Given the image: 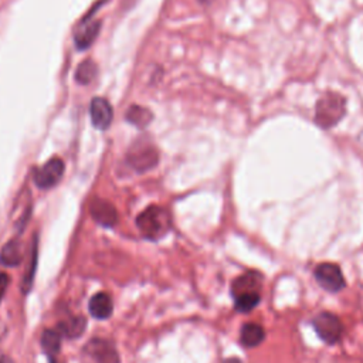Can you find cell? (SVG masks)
Returning a JSON list of instances; mask_svg holds the SVG:
<instances>
[{
    "mask_svg": "<svg viewBox=\"0 0 363 363\" xmlns=\"http://www.w3.org/2000/svg\"><path fill=\"white\" fill-rule=\"evenodd\" d=\"M264 275L257 269L247 271L233 279L230 294L234 301V309L240 313H250L261 302Z\"/></svg>",
    "mask_w": 363,
    "mask_h": 363,
    "instance_id": "6da1fadb",
    "label": "cell"
},
{
    "mask_svg": "<svg viewBox=\"0 0 363 363\" xmlns=\"http://www.w3.org/2000/svg\"><path fill=\"white\" fill-rule=\"evenodd\" d=\"M346 115V98L335 91L325 92L315 104V123L322 129H330Z\"/></svg>",
    "mask_w": 363,
    "mask_h": 363,
    "instance_id": "7a4b0ae2",
    "label": "cell"
},
{
    "mask_svg": "<svg viewBox=\"0 0 363 363\" xmlns=\"http://www.w3.org/2000/svg\"><path fill=\"white\" fill-rule=\"evenodd\" d=\"M139 231L149 240L162 238L172 227V218L166 208L160 206H149L136 218Z\"/></svg>",
    "mask_w": 363,
    "mask_h": 363,
    "instance_id": "3957f363",
    "label": "cell"
},
{
    "mask_svg": "<svg viewBox=\"0 0 363 363\" xmlns=\"http://www.w3.org/2000/svg\"><path fill=\"white\" fill-rule=\"evenodd\" d=\"M311 326L313 328L319 339L328 346H335L340 343L345 335L343 322L336 313L330 311H322L315 315L311 319Z\"/></svg>",
    "mask_w": 363,
    "mask_h": 363,
    "instance_id": "277c9868",
    "label": "cell"
},
{
    "mask_svg": "<svg viewBox=\"0 0 363 363\" xmlns=\"http://www.w3.org/2000/svg\"><path fill=\"white\" fill-rule=\"evenodd\" d=\"M312 274L316 284L329 294H339L346 288V278L342 268L335 262H319L315 265Z\"/></svg>",
    "mask_w": 363,
    "mask_h": 363,
    "instance_id": "5b68a950",
    "label": "cell"
},
{
    "mask_svg": "<svg viewBox=\"0 0 363 363\" xmlns=\"http://www.w3.org/2000/svg\"><path fill=\"white\" fill-rule=\"evenodd\" d=\"M126 160L132 169L139 173L147 172L159 162V152L150 142L138 140L128 152Z\"/></svg>",
    "mask_w": 363,
    "mask_h": 363,
    "instance_id": "8992f818",
    "label": "cell"
},
{
    "mask_svg": "<svg viewBox=\"0 0 363 363\" xmlns=\"http://www.w3.org/2000/svg\"><path fill=\"white\" fill-rule=\"evenodd\" d=\"M64 169V162L58 157H52L37 169L34 173V183L40 189H51L62 179Z\"/></svg>",
    "mask_w": 363,
    "mask_h": 363,
    "instance_id": "52a82bcc",
    "label": "cell"
},
{
    "mask_svg": "<svg viewBox=\"0 0 363 363\" xmlns=\"http://www.w3.org/2000/svg\"><path fill=\"white\" fill-rule=\"evenodd\" d=\"M84 350L96 362V363H119V354L115 349V346L105 339L94 337L91 339Z\"/></svg>",
    "mask_w": 363,
    "mask_h": 363,
    "instance_id": "ba28073f",
    "label": "cell"
},
{
    "mask_svg": "<svg viewBox=\"0 0 363 363\" xmlns=\"http://www.w3.org/2000/svg\"><path fill=\"white\" fill-rule=\"evenodd\" d=\"M89 213L91 217L104 227H112L118 221V213L115 206L105 199H92V201L89 203Z\"/></svg>",
    "mask_w": 363,
    "mask_h": 363,
    "instance_id": "9c48e42d",
    "label": "cell"
},
{
    "mask_svg": "<svg viewBox=\"0 0 363 363\" xmlns=\"http://www.w3.org/2000/svg\"><path fill=\"white\" fill-rule=\"evenodd\" d=\"M89 113H91L92 125L96 129L105 130L111 126L113 119V109L105 98H101V96L94 98L89 105Z\"/></svg>",
    "mask_w": 363,
    "mask_h": 363,
    "instance_id": "30bf717a",
    "label": "cell"
},
{
    "mask_svg": "<svg viewBox=\"0 0 363 363\" xmlns=\"http://www.w3.org/2000/svg\"><path fill=\"white\" fill-rule=\"evenodd\" d=\"M267 337V330L257 322H245L240 329V343L247 349L258 347Z\"/></svg>",
    "mask_w": 363,
    "mask_h": 363,
    "instance_id": "8fae6325",
    "label": "cell"
},
{
    "mask_svg": "<svg viewBox=\"0 0 363 363\" xmlns=\"http://www.w3.org/2000/svg\"><path fill=\"white\" fill-rule=\"evenodd\" d=\"M89 313L96 319H108L112 315V298L106 292H98L89 299Z\"/></svg>",
    "mask_w": 363,
    "mask_h": 363,
    "instance_id": "7c38bea8",
    "label": "cell"
},
{
    "mask_svg": "<svg viewBox=\"0 0 363 363\" xmlns=\"http://www.w3.org/2000/svg\"><path fill=\"white\" fill-rule=\"evenodd\" d=\"M99 27H101L99 21H89V23H85L84 26H81L75 31V35H74L75 45L79 50L88 48L94 43V40L96 38V35L99 33Z\"/></svg>",
    "mask_w": 363,
    "mask_h": 363,
    "instance_id": "4fadbf2b",
    "label": "cell"
},
{
    "mask_svg": "<svg viewBox=\"0 0 363 363\" xmlns=\"http://www.w3.org/2000/svg\"><path fill=\"white\" fill-rule=\"evenodd\" d=\"M23 258V251H21V244L17 238L10 240L6 242L0 251V264L6 267H16L21 262Z\"/></svg>",
    "mask_w": 363,
    "mask_h": 363,
    "instance_id": "5bb4252c",
    "label": "cell"
},
{
    "mask_svg": "<svg viewBox=\"0 0 363 363\" xmlns=\"http://www.w3.org/2000/svg\"><path fill=\"white\" fill-rule=\"evenodd\" d=\"M41 347L48 356L51 363H55V357L61 349V333L54 329H47L41 335Z\"/></svg>",
    "mask_w": 363,
    "mask_h": 363,
    "instance_id": "9a60e30c",
    "label": "cell"
},
{
    "mask_svg": "<svg viewBox=\"0 0 363 363\" xmlns=\"http://www.w3.org/2000/svg\"><path fill=\"white\" fill-rule=\"evenodd\" d=\"M126 121L130 122L132 125H135L136 128H146L152 119H153V113L145 108V106H140V105H132L129 106V109L126 111V115H125Z\"/></svg>",
    "mask_w": 363,
    "mask_h": 363,
    "instance_id": "2e32d148",
    "label": "cell"
},
{
    "mask_svg": "<svg viewBox=\"0 0 363 363\" xmlns=\"http://www.w3.org/2000/svg\"><path fill=\"white\" fill-rule=\"evenodd\" d=\"M86 320L82 316H75L58 323V332L67 337H78L84 333Z\"/></svg>",
    "mask_w": 363,
    "mask_h": 363,
    "instance_id": "e0dca14e",
    "label": "cell"
},
{
    "mask_svg": "<svg viewBox=\"0 0 363 363\" xmlns=\"http://www.w3.org/2000/svg\"><path fill=\"white\" fill-rule=\"evenodd\" d=\"M96 71H98V67L91 58L84 60L82 62L78 64L75 69V81L81 85H88L91 81H94Z\"/></svg>",
    "mask_w": 363,
    "mask_h": 363,
    "instance_id": "ac0fdd59",
    "label": "cell"
},
{
    "mask_svg": "<svg viewBox=\"0 0 363 363\" xmlns=\"http://www.w3.org/2000/svg\"><path fill=\"white\" fill-rule=\"evenodd\" d=\"M37 257H38V251H37V238L34 237L33 240V244H31V251H30V261H28V265L26 268V272H24V278H23V292H28L31 289V285H33V279H34V275H35V269H37Z\"/></svg>",
    "mask_w": 363,
    "mask_h": 363,
    "instance_id": "d6986e66",
    "label": "cell"
},
{
    "mask_svg": "<svg viewBox=\"0 0 363 363\" xmlns=\"http://www.w3.org/2000/svg\"><path fill=\"white\" fill-rule=\"evenodd\" d=\"M9 281H10L9 275L4 274V272H0V301H1L4 292H6L7 286H9Z\"/></svg>",
    "mask_w": 363,
    "mask_h": 363,
    "instance_id": "ffe728a7",
    "label": "cell"
},
{
    "mask_svg": "<svg viewBox=\"0 0 363 363\" xmlns=\"http://www.w3.org/2000/svg\"><path fill=\"white\" fill-rule=\"evenodd\" d=\"M221 363H242V360L238 357H228V359L221 360Z\"/></svg>",
    "mask_w": 363,
    "mask_h": 363,
    "instance_id": "44dd1931",
    "label": "cell"
},
{
    "mask_svg": "<svg viewBox=\"0 0 363 363\" xmlns=\"http://www.w3.org/2000/svg\"><path fill=\"white\" fill-rule=\"evenodd\" d=\"M0 363H14V362H13V359L9 357V356H1V357H0Z\"/></svg>",
    "mask_w": 363,
    "mask_h": 363,
    "instance_id": "7402d4cb",
    "label": "cell"
},
{
    "mask_svg": "<svg viewBox=\"0 0 363 363\" xmlns=\"http://www.w3.org/2000/svg\"><path fill=\"white\" fill-rule=\"evenodd\" d=\"M200 1H201V3H210L211 0H200Z\"/></svg>",
    "mask_w": 363,
    "mask_h": 363,
    "instance_id": "603a6c76",
    "label": "cell"
}]
</instances>
